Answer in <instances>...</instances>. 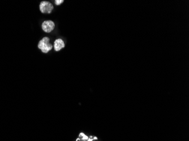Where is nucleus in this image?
<instances>
[{
    "mask_svg": "<svg viewBox=\"0 0 189 141\" xmlns=\"http://www.w3.org/2000/svg\"><path fill=\"white\" fill-rule=\"evenodd\" d=\"M50 39L48 37H44L39 41L38 44V48L44 53H47L53 48V46L50 44Z\"/></svg>",
    "mask_w": 189,
    "mask_h": 141,
    "instance_id": "f257e3e1",
    "label": "nucleus"
},
{
    "mask_svg": "<svg viewBox=\"0 0 189 141\" xmlns=\"http://www.w3.org/2000/svg\"><path fill=\"white\" fill-rule=\"evenodd\" d=\"M40 10L43 14H50L53 10V5L48 1H42L40 3Z\"/></svg>",
    "mask_w": 189,
    "mask_h": 141,
    "instance_id": "f03ea898",
    "label": "nucleus"
},
{
    "mask_svg": "<svg viewBox=\"0 0 189 141\" xmlns=\"http://www.w3.org/2000/svg\"><path fill=\"white\" fill-rule=\"evenodd\" d=\"M41 27L45 33H50L54 29L55 24L52 20H45L43 23Z\"/></svg>",
    "mask_w": 189,
    "mask_h": 141,
    "instance_id": "7ed1b4c3",
    "label": "nucleus"
},
{
    "mask_svg": "<svg viewBox=\"0 0 189 141\" xmlns=\"http://www.w3.org/2000/svg\"><path fill=\"white\" fill-rule=\"evenodd\" d=\"M65 43L61 39H58L54 42V49L56 51H59L65 47Z\"/></svg>",
    "mask_w": 189,
    "mask_h": 141,
    "instance_id": "20e7f679",
    "label": "nucleus"
},
{
    "mask_svg": "<svg viewBox=\"0 0 189 141\" xmlns=\"http://www.w3.org/2000/svg\"><path fill=\"white\" fill-rule=\"evenodd\" d=\"M63 2H64L63 0H56V1H54V3H55V4H56V5L59 6V5H60L61 4H62Z\"/></svg>",
    "mask_w": 189,
    "mask_h": 141,
    "instance_id": "39448f33",
    "label": "nucleus"
}]
</instances>
